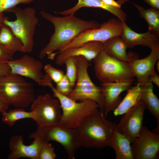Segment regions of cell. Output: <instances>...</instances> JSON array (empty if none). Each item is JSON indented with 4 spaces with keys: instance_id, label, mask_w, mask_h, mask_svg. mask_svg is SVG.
I'll return each mask as SVG.
<instances>
[{
    "instance_id": "37",
    "label": "cell",
    "mask_w": 159,
    "mask_h": 159,
    "mask_svg": "<svg viewBox=\"0 0 159 159\" xmlns=\"http://www.w3.org/2000/svg\"><path fill=\"white\" fill-rule=\"evenodd\" d=\"M9 107V105L0 99V112L1 113L7 111Z\"/></svg>"
},
{
    "instance_id": "23",
    "label": "cell",
    "mask_w": 159,
    "mask_h": 159,
    "mask_svg": "<svg viewBox=\"0 0 159 159\" xmlns=\"http://www.w3.org/2000/svg\"><path fill=\"white\" fill-rule=\"evenodd\" d=\"M127 93L123 99L113 111L115 116L123 115L135 105L139 100L140 86L136 83L127 90Z\"/></svg>"
},
{
    "instance_id": "9",
    "label": "cell",
    "mask_w": 159,
    "mask_h": 159,
    "mask_svg": "<svg viewBox=\"0 0 159 159\" xmlns=\"http://www.w3.org/2000/svg\"><path fill=\"white\" fill-rule=\"evenodd\" d=\"M123 32L122 21L119 19L112 18L101 24L98 28L87 30L80 34L58 53L67 48L77 47L92 41L104 42L108 39L116 36L121 37Z\"/></svg>"
},
{
    "instance_id": "19",
    "label": "cell",
    "mask_w": 159,
    "mask_h": 159,
    "mask_svg": "<svg viewBox=\"0 0 159 159\" xmlns=\"http://www.w3.org/2000/svg\"><path fill=\"white\" fill-rule=\"evenodd\" d=\"M83 7L101 8L110 12L122 21L125 22L126 19L127 15L121 8L109 5L101 0H78L77 3L73 7L62 11L55 12L54 13L65 16L74 15L77 11Z\"/></svg>"
},
{
    "instance_id": "15",
    "label": "cell",
    "mask_w": 159,
    "mask_h": 159,
    "mask_svg": "<svg viewBox=\"0 0 159 159\" xmlns=\"http://www.w3.org/2000/svg\"><path fill=\"white\" fill-rule=\"evenodd\" d=\"M132 83L130 82L101 83L100 87L103 114L105 117L110 112L113 111L120 102L121 93L130 88Z\"/></svg>"
},
{
    "instance_id": "30",
    "label": "cell",
    "mask_w": 159,
    "mask_h": 159,
    "mask_svg": "<svg viewBox=\"0 0 159 159\" xmlns=\"http://www.w3.org/2000/svg\"><path fill=\"white\" fill-rule=\"evenodd\" d=\"M56 84L55 87L56 90L64 95L68 96L72 92L74 87L65 74L63 77Z\"/></svg>"
},
{
    "instance_id": "10",
    "label": "cell",
    "mask_w": 159,
    "mask_h": 159,
    "mask_svg": "<svg viewBox=\"0 0 159 159\" xmlns=\"http://www.w3.org/2000/svg\"><path fill=\"white\" fill-rule=\"evenodd\" d=\"M31 111L34 114L33 120L37 126L58 123L62 115L60 103L50 94L39 95L32 102Z\"/></svg>"
},
{
    "instance_id": "1",
    "label": "cell",
    "mask_w": 159,
    "mask_h": 159,
    "mask_svg": "<svg viewBox=\"0 0 159 159\" xmlns=\"http://www.w3.org/2000/svg\"><path fill=\"white\" fill-rule=\"evenodd\" d=\"M40 14L42 18L51 23L54 28V32L49 42L39 53L40 59L60 51L80 34L89 29L98 28L101 25L95 21L83 20L74 15L58 17L44 11H41Z\"/></svg>"
},
{
    "instance_id": "2",
    "label": "cell",
    "mask_w": 159,
    "mask_h": 159,
    "mask_svg": "<svg viewBox=\"0 0 159 159\" xmlns=\"http://www.w3.org/2000/svg\"><path fill=\"white\" fill-rule=\"evenodd\" d=\"M117 123L106 119L98 109L86 117L77 128L81 147L102 149L110 146Z\"/></svg>"
},
{
    "instance_id": "27",
    "label": "cell",
    "mask_w": 159,
    "mask_h": 159,
    "mask_svg": "<svg viewBox=\"0 0 159 159\" xmlns=\"http://www.w3.org/2000/svg\"><path fill=\"white\" fill-rule=\"evenodd\" d=\"M76 59V57H69L67 58L64 62V64L66 67V73L65 74L74 87L75 84L77 74Z\"/></svg>"
},
{
    "instance_id": "5",
    "label": "cell",
    "mask_w": 159,
    "mask_h": 159,
    "mask_svg": "<svg viewBox=\"0 0 159 159\" xmlns=\"http://www.w3.org/2000/svg\"><path fill=\"white\" fill-rule=\"evenodd\" d=\"M92 61L95 76L101 83L134 81L129 62L116 59L104 50Z\"/></svg>"
},
{
    "instance_id": "26",
    "label": "cell",
    "mask_w": 159,
    "mask_h": 159,
    "mask_svg": "<svg viewBox=\"0 0 159 159\" xmlns=\"http://www.w3.org/2000/svg\"><path fill=\"white\" fill-rule=\"evenodd\" d=\"M1 120L4 123L10 126H13L16 122L19 120L26 118L34 119V112L26 111L24 108H16L1 113Z\"/></svg>"
},
{
    "instance_id": "7",
    "label": "cell",
    "mask_w": 159,
    "mask_h": 159,
    "mask_svg": "<svg viewBox=\"0 0 159 159\" xmlns=\"http://www.w3.org/2000/svg\"><path fill=\"white\" fill-rule=\"evenodd\" d=\"M76 62L77 68V80L73 90L67 96L77 102L93 100L98 104V109L103 113L100 87L93 83L88 74L89 61L80 56L76 57Z\"/></svg>"
},
{
    "instance_id": "29",
    "label": "cell",
    "mask_w": 159,
    "mask_h": 159,
    "mask_svg": "<svg viewBox=\"0 0 159 159\" xmlns=\"http://www.w3.org/2000/svg\"><path fill=\"white\" fill-rule=\"evenodd\" d=\"M56 157L54 148L52 144L44 143L40 149L38 159H54Z\"/></svg>"
},
{
    "instance_id": "35",
    "label": "cell",
    "mask_w": 159,
    "mask_h": 159,
    "mask_svg": "<svg viewBox=\"0 0 159 159\" xmlns=\"http://www.w3.org/2000/svg\"><path fill=\"white\" fill-rule=\"evenodd\" d=\"M150 81L158 87H159V76L158 73L155 71L150 75Z\"/></svg>"
},
{
    "instance_id": "11",
    "label": "cell",
    "mask_w": 159,
    "mask_h": 159,
    "mask_svg": "<svg viewBox=\"0 0 159 159\" xmlns=\"http://www.w3.org/2000/svg\"><path fill=\"white\" fill-rule=\"evenodd\" d=\"M7 62L12 73L30 78L40 86L49 87L52 83L49 77L42 73V63L33 57L25 54Z\"/></svg>"
},
{
    "instance_id": "33",
    "label": "cell",
    "mask_w": 159,
    "mask_h": 159,
    "mask_svg": "<svg viewBox=\"0 0 159 159\" xmlns=\"http://www.w3.org/2000/svg\"><path fill=\"white\" fill-rule=\"evenodd\" d=\"M11 72L10 67L7 62L0 63V78Z\"/></svg>"
},
{
    "instance_id": "4",
    "label": "cell",
    "mask_w": 159,
    "mask_h": 159,
    "mask_svg": "<svg viewBox=\"0 0 159 159\" xmlns=\"http://www.w3.org/2000/svg\"><path fill=\"white\" fill-rule=\"evenodd\" d=\"M7 12L14 13L16 19L9 21L6 16L4 24L8 26L14 34L21 41L23 45L21 52H31L34 44V38L36 29L39 21L35 10L30 7L21 9L15 6Z\"/></svg>"
},
{
    "instance_id": "21",
    "label": "cell",
    "mask_w": 159,
    "mask_h": 159,
    "mask_svg": "<svg viewBox=\"0 0 159 159\" xmlns=\"http://www.w3.org/2000/svg\"><path fill=\"white\" fill-rule=\"evenodd\" d=\"M131 143L124 135L115 128L110 142V147L114 150L116 159H133Z\"/></svg>"
},
{
    "instance_id": "31",
    "label": "cell",
    "mask_w": 159,
    "mask_h": 159,
    "mask_svg": "<svg viewBox=\"0 0 159 159\" xmlns=\"http://www.w3.org/2000/svg\"><path fill=\"white\" fill-rule=\"evenodd\" d=\"M35 0H0V13L7 11L10 9L21 4H28Z\"/></svg>"
},
{
    "instance_id": "12",
    "label": "cell",
    "mask_w": 159,
    "mask_h": 159,
    "mask_svg": "<svg viewBox=\"0 0 159 159\" xmlns=\"http://www.w3.org/2000/svg\"><path fill=\"white\" fill-rule=\"evenodd\" d=\"M131 143L133 159H155L159 151V134L142 126L139 135Z\"/></svg>"
},
{
    "instance_id": "25",
    "label": "cell",
    "mask_w": 159,
    "mask_h": 159,
    "mask_svg": "<svg viewBox=\"0 0 159 159\" xmlns=\"http://www.w3.org/2000/svg\"><path fill=\"white\" fill-rule=\"evenodd\" d=\"M132 4L138 10L140 16L147 23L148 31L159 38V10L152 7L145 9L137 4Z\"/></svg>"
},
{
    "instance_id": "14",
    "label": "cell",
    "mask_w": 159,
    "mask_h": 159,
    "mask_svg": "<svg viewBox=\"0 0 159 159\" xmlns=\"http://www.w3.org/2000/svg\"><path fill=\"white\" fill-rule=\"evenodd\" d=\"M29 137L34 140L29 145L24 144L22 135H14L10 138L9 148L10 152L8 156V159H18L21 158L38 159L40 149L44 143L47 142L35 132L31 133Z\"/></svg>"
},
{
    "instance_id": "3",
    "label": "cell",
    "mask_w": 159,
    "mask_h": 159,
    "mask_svg": "<svg viewBox=\"0 0 159 159\" xmlns=\"http://www.w3.org/2000/svg\"><path fill=\"white\" fill-rule=\"evenodd\" d=\"M35 98L33 85L11 72L0 78V99L9 106L24 108Z\"/></svg>"
},
{
    "instance_id": "32",
    "label": "cell",
    "mask_w": 159,
    "mask_h": 159,
    "mask_svg": "<svg viewBox=\"0 0 159 159\" xmlns=\"http://www.w3.org/2000/svg\"><path fill=\"white\" fill-rule=\"evenodd\" d=\"M14 54L0 44V63L13 59Z\"/></svg>"
},
{
    "instance_id": "20",
    "label": "cell",
    "mask_w": 159,
    "mask_h": 159,
    "mask_svg": "<svg viewBox=\"0 0 159 159\" xmlns=\"http://www.w3.org/2000/svg\"><path fill=\"white\" fill-rule=\"evenodd\" d=\"M140 85L139 100L159 121V100L153 92V83L150 80Z\"/></svg>"
},
{
    "instance_id": "24",
    "label": "cell",
    "mask_w": 159,
    "mask_h": 159,
    "mask_svg": "<svg viewBox=\"0 0 159 159\" xmlns=\"http://www.w3.org/2000/svg\"><path fill=\"white\" fill-rule=\"evenodd\" d=\"M0 44L14 54L18 51L21 52L23 48L20 39L14 34L8 26L4 23L0 32Z\"/></svg>"
},
{
    "instance_id": "36",
    "label": "cell",
    "mask_w": 159,
    "mask_h": 159,
    "mask_svg": "<svg viewBox=\"0 0 159 159\" xmlns=\"http://www.w3.org/2000/svg\"><path fill=\"white\" fill-rule=\"evenodd\" d=\"M152 8L159 10V0H143Z\"/></svg>"
},
{
    "instance_id": "34",
    "label": "cell",
    "mask_w": 159,
    "mask_h": 159,
    "mask_svg": "<svg viewBox=\"0 0 159 159\" xmlns=\"http://www.w3.org/2000/svg\"><path fill=\"white\" fill-rule=\"evenodd\" d=\"M104 2L109 5L116 7L118 8H121V5L124 3V2L127 1V0H121L120 1H117L114 0H101Z\"/></svg>"
},
{
    "instance_id": "16",
    "label": "cell",
    "mask_w": 159,
    "mask_h": 159,
    "mask_svg": "<svg viewBox=\"0 0 159 159\" xmlns=\"http://www.w3.org/2000/svg\"><path fill=\"white\" fill-rule=\"evenodd\" d=\"M151 50L146 57L141 59L135 58L129 62L132 73L137 79V83L140 85L150 80V77L155 71V64L159 59V45Z\"/></svg>"
},
{
    "instance_id": "17",
    "label": "cell",
    "mask_w": 159,
    "mask_h": 159,
    "mask_svg": "<svg viewBox=\"0 0 159 159\" xmlns=\"http://www.w3.org/2000/svg\"><path fill=\"white\" fill-rule=\"evenodd\" d=\"M104 49L103 42H89L77 47L67 48L58 53L55 59V63L58 65L62 66L64 64V61L67 58L80 56L84 57L90 62Z\"/></svg>"
},
{
    "instance_id": "13",
    "label": "cell",
    "mask_w": 159,
    "mask_h": 159,
    "mask_svg": "<svg viewBox=\"0 0 159 159\" xmlns=\"http://www.w3.org/2000/svg\"><path fill=\"white\" fill-rule=\"evenodd\" d=\"M146 109L140 100L124 114L115 128L125 136L131 143L139 134Z\"/></svg>"
},
{
    "instance_id": "22",
    "label": "cell",
    "mask_w": 159,
    "mask_h": 159,
    "mask_svg": "<svg viewBox=\"0 0 159 159\" xmlns=\"http://www.w3.org/2000/svg\"><path fill=\"white\" fill-rule=\"evenodd\" d=\"M103 43L104 50L117 59L129 62L135 58L126 52L127 48L120 36L113 37Z\"/></svg>"
},
{
    "instance_id": "6",
    "label": "cell",
    "mask_w": 159,
    "mask_h": 159,
    "mask_svg": "<svg viewBox=\"0 0 159 159\" xmlns=\"http://www.w3.org/2000/svg\"><path fill=\"white\" fill-rule=\"evenodd\" d=\"M49 87L60 105L62 115L59 122L66 127L77 128L86 117L98 109V104L93 100L77 102L57 92L52 83Z\"/></svg>"
},
{
    "instance_id": "28",
    "label": "cell",
    "mask_w": 159,
    "mask_h": 159,
    "mask_svg": "<svg viewBox=\"0 0 159 159\" xmlns=\"http://www.w3.org/2000/svg\"><path fill=\"white\" fill-rule=\"evenodd\" d=\"M44 69L46 74L56 84L60 81L65 74L63 71L56 68L49 64L45 65Z\"/></svg>"
},
{
    "instance_id": "38",
    "label": "cell",
    "mask_w": 159,
    "mask_h": 159,
    "mask_svg": "<svg viewBox=\"0 0 159 159\" xmlns=\"http://www.w3.org/2000/svg\"><path fill=\"white\" fill-rule=\"evenodd\" d=\"M6 16H5L3 13H0V32L2 25L4 23V21Z\"/></svg>"
},
{
    "instance_id": "39",
    "label": "cell",
    "mask_w": 159,
    "mask_h": 159,
    "mask_svg": "<svg viewBox=\"0 0 159 159\" xmlns=\"http://www.w3.org/2000/svg\"><path fill=\"white\" fill-rule=\"evenodd\" d=\"M156 68L158 73H159V60H158L156 62Z\"/></svg>"
},
{
    "instance_id": "8",
    "label": "cell",
    "mask_w": 159,
    "mask_h": 159,
    "mask_svg": "<svg viewBox=\"0 0 159 159\" xmlns=\"http://www.w3.org/2000/svg\"><path fill=\"white\" fill-rule=\"evenodd\" d=\"M36 133L47 142L54 141L60 144L65 149L68 157L74 159L75 153L81 147L77 128L66 127L59 122L37 126Z\"/></svg>"
},
{
    "instance_id": "18",
    "label": "cell",
    "mask_w": 159,
    "mask_h": 159,
    "mask_svg": "<svg viewBox=\"0 0 159 159\" xmlns=\"http://www.w3.org/2000/svg\"><path fill=\"white\" fill-rule=\"evenodd\" d=\"M123 32L121 37L127 48L140 45L147 47L151 49L159 45L158 37L148 31L143 33H139L132 30L125 23L122 21Z\"/></svg>"
}]
</instances>
